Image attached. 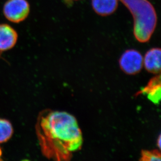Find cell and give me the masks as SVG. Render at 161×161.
I'll use <instances>...</instances> for the list:
<instances>
[{
  "mask_svg": "<svg viewBox=\"0 0 161 161\" xmlns=\"http://www.w3.org/2000/svg\"><path fill=\"white\" fill-rule=\"evenodd\" d=\"M36 133L41 152L49 159L70 161L80 150L82 132L74 116L65 111H43L38 117Z\"/></svg>",
  "mask_w": 161,
  "mask_h": 161,
  "instance_id": "cell-1",
  "label": "cell"
},
{
  "mask_svg": "<svg viewBox=\"0 0 161 161\" xmlns=\"http://www.w3.org/2000/svg\"><path fill=\"white\" fill-rule=\"evenodd\" d=\"M129 9L134 19V34L140 42L150 39L157 25V14L147 0H120Z\"/></svg>",
  "mask_w": 161,
  "mask_h": 161,
  "instance_id": "cell-2",
  "label": "cell"
},
{
  "mask_svg": "<svg viewBox=\"0 0 161 161\" xmlns=\"http://www.w3.org/2000/svg\"><path fill=\"white\" fill-rule=\"evenodd\" d=\"M31 6L27 0H8L3 6L5 18L11 22L19 23L27 18Z\"/></svg>",
  "mask_w": 161,
  "mask_h": 161,
  "instance_id": "cell-3",
  "label": "cell"
},
{
  "mask_svg": "<svg viewBox=\"0 0 161 161\" xmlns=\"http://www.w3.org/2000/svg\"><path fill=\"white\" fill-rule=\"evenodd\" d=\"M119 64L120 69L126 74L136 75L143 67V56L138 51L129 49L124 52L120 56Z\"/></svg>",
  "mask_w": 161,
  "mask_h": 161,
  "instance_id": "cell-4",
  "label": "cell"
},
{
  "mask_svg": "<svg viewBox=\"0 0 161 161\" xmlns=\"http://www.w3.org/2000/svg\"><path fill=\"white\" fill-rule=\"evenodd\" d=\"M18 40V34L10 25L0 24V52L9 50L14 47Z\"/></svg>",
  "mask_w": 161,
  "mask_h": 161,
  "instance_id": "cell-5",
  "label": "cell"
},
{
  "mask_svg": "<svg viewBox=\"0 0 161 161\" xmlns=\"http://www.w3.org/2000/svg\"><path fill=\"white\" fill-rule=\"evenodd\" d=\"M144 94L155 104L160 103L161 97V75L157 74L149 80L147 85L137 93V95Z\"/></svg>",
  "mask_w": 161,
  "mask_h": 161,
  "instance_id": "cell-6",
  "label": "cell"
},
{
  "mask_svg": "<svg viewBox=\"0 0 161 161\" xmlns=\"http://www.w3.org/2000/svg\"><path fill=\"white\" fill-rule=\"evenodd\" d=\"M161 49L152 48L146 53L143 58V65L149 73L159 74L161 72Z\"/></svg>",
  "mask_w": 161,
  "mask_h": 161,
  "instance_id": "cell-7",
  "label": "cell"
},
{
  "mask_svg": "<svg viewBox=\"0 0 161 161\" xmlns=\"http://www.w3.org/2000/svg\"><path fill=\"white\" fill-rule=\"evenodd\" d=\"M92 5L97 14L109 15L116 11L118 6V0H92Z\"/></svg>",
  "mask_w": 161,
  "mask_h": 161,
  "instance_id": "cell-8",
  "label": "cell"
},
{
  "mask_svg": "<svg viewBox=\"0 0 161 161\" xmlns=\"http://www.w3.org/2000/svg\"><path fill=\"white\" fill-rule=\"evenodd\" d=\"M13 133L14 129L11 122L6 119H0V144L8 141Z\"/></svg>",
  "mask_w": 161,
  "mask_h": 161,
  "instance_id": "cell-9",
  "label": "cell"
},
{
  "mask_svg": "<svg viewBox=\"0 0 161 161\" xmlns=\"http://www.w3.org/2000/svg\"><path fill=\"white\" fill-rule=\"evenodd\" d=\"M161 157V153L158 150H143L141 152V157L139 160L142 161H160Z\"/></svg>",
  "mask_w": 161,
  "mask_h": 161,
  "instance_id": "cell-10",
  "label": "cell"
},
{
  "mask_svg": "<svg viewBox=\"0 0 161 161\" xmlns=\"http://www.w3.org/2000/svg\"><path fill=\"white\" fill-rule=\"evenodd\" d=\"M161 135H160L158 136V138L157 139V146L158 147V149H161Z\"/></svg>",
  "mask_w": 161,
  "mask_h": 161,
  "instance_id": "cell-11",
  "label": "cell"
},
{
  "mask_svg": "<svg viewBox=\"0 0 161 161\" xmlns=\"http://www.w3.org/2000/svg\"><path fill=\"white\" fill-rule=\"evenodd\" d=\"M2 155V150L1 148L0 147V158H1Z\"/></svg>",
  "mask_w": 161,
  "mask_h": 161,
  "instance_id": "cell-12",
  "label": "cell"
},
{
  "mask_svg": "<svg viewBox=\"0 0 161 161\" xmlns=\"http://www.w3.org/2000/svg\"><path fill=\"white\" fill-rule=\"evenodd\" d=\"M66 1H69V2H71V1H77V0H66Z\"/></svg>",
  "mask_w": 161,
  "mask_h": 161,
  "instance_id": "cell-13",
  "label": "cell"
}]
</instances>
